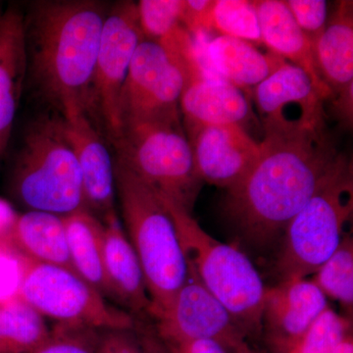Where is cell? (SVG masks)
Here are the masks:
<instances>
[{
    "label": "cell",
    "mask_w": 353,
    "mask_h": 353,
    "mask_svg": "<svg viewBox=\"0 0 353 353\" xmlns=\"http://www.w3.org/2000/svg\"><path fill=\"white\" fill-rule=\"evenodd\" d=\"M260 157L227 190L225 210L246 243L263 248L285 228L336 168L338 152L326 124H263Z\"/></svg>",
    "instance_id": "6da1fadb"
},
{
    "label": "cell",
    "mask_w": 353,
    "mask_h": 353,
    "mask_svg": "<svg viewBox=\"0 0 353 353\" xmlns=\"http://www.w3.org/2000/svg\"><path fill=\"white\" fill-rule=\"evenodd\" d=\"M108 13L105 4L92 0H41L25 14L27 80L62 115L90 111Z\"/></svg>",
    "instance_id": "7a4b0ae2"
},
{
    "label": "cell",
    "mask_w": 353,
    "mask_h": 353,
    "mask_svg": "<svg viewBox=\"0 0 353 353\" xmlns=\"http://www.w3.org/2000/svg\"><path fill=\"white\" fill-rule=\"evenodd\" d=\"M116 197L123 227L138 256L155 320L171 307L188 277V264L174 221L159 194L114 159Z\"/></svg>",
    "instance_id": "3957f363"
},
{
    "label": "cell",
    "mask_w": 353,
    "mask_h": 353,
    "mask_svg": "<svg viewBox=\"0 0 353 353\" xmlns=\"http://www.w3.org/2000/svg\"><path fill=\"white\" fill-rule=\"evenodd\" d=\"M161 199L175 224L188 269L246 334L261 333L266 288L254 265L238 248L206 233L185 209Z\"/></svg>",
    "instance_id": "277c9868"
},
{
    "label": "cell",
    "mask_w": 353,
    "mask_h": 353,
    "mask_svg": "<svg viewBox=\"0 0 353 353\" xmlns=\"http://www.w3.org/2000/svg\"><path fill=\"white\" fill-rule=\"evenodd\" d=\"M11 189L27 211L65 217L85 208L78 160L61 116L39 118L27 130Z\"/></svg>",
    "instance_id": "5b68a950"
},
{
    "label": "cell",
    "mask_w": 353,
    "mask_h": 353,
    "mask_svg": "<svg viewBox=\"0 0 353 353\" xmlns=\"http://www.w3.org/2000/svg\"><path fill=\"white\" fill-rule=\"evenodd\" d=\"M112 143L116 159L162 199L192 214L203 182L181 115L124 125Z\"/></svg>",
    "instance_id": "8992f818"
},
{
    "label": "cell",
    "mask_w": 353,
    "mask_h": 353,
    "mask_svg": "<svg viewBox=\"0 0 353 353\" xmlns=\"http://www.w3.org/2000/svg\"><path fill=\"white\" fill-rule=\"evenodd\" d=\"M352 211V163L343 157L321 189L285 228L276 261L281 282L314 275L347 234Z\"/></svg>",
    "instance_id": "52a82bcc"
},
{
    "label": "cell",
    "mask_w": 353,
    "mask_h": 353,
    "mask_svg": "<svg viewBox=\"0 0 353 353\" xmlns=\"http://www.w3.org/2000/svg\"><path fill=\"white\" fill-rule=\"evenodd\" d=\"M16 296L43 317L58 325L90 330H129L137 326L131 313L108 303L78 274L62 267L23 259Z\"/></svg>",
    "instance_id": "ba28073f"
},
{
    "label": "cell",
    "mask_w": 353,
    "mask_h": 353,
    "mask_svg": "<svg viewBox=\"0 0 353 353\" xmlns=\"http://www.w3.org/2000/svg\"><path fill=\"white\" fill-rule=\"evenodd\" d=\"M192 65L159 41L137 48L120 99L122 128L130 123L181 115V95Z\"/></svg>",
    "instance_id": "9c48e42d"
},
{
    "label": "cell",
    "mask_w": 353,
    "mask_h": 353,
    "mask_svg": "<svg viewBox=\"0 0 353 353\" xmlns=\"http://www.w3.org/2000/svg\"><path fill=\"white\" fill-rule=\"evenodd\" d=\"M143 39L137 3L114 4L102 29L90 97V110L99 113L111 141L122 131L121 94L132 57Z\"/></svg>",
    "instance_id": "30bf717a"
},
{
    "label": "cell",
    "mask_w": 353,
    "mask_h": 353,
    "mask_svg": "<svg viewBox=\"0 0 353 353\" xmlns=\"http://www.w3.org/2000/svg\"><path fill=\"white\" fill-rule=\"evenodd\" d=\"M157 330L165 343L211 340L229 353H243L250 347L243 329L189 269L171 307L157 320Z\"/></svg>",
    "instance_id": "8fae6325"
},
{
    "label": "cell",
    "mask_w": 353,
    "mask_h": 353,
    "mask_svg": "<svg viewBox=\"0 0 353 353\" xmlns=\"http://www.w3.org/2000/svg\"><path fill=\"white\" fill-rule=\"evenodd\" d=\"M187 131L194 166L202 182L229 190L252 171L260 143L239 125H205Z\"/></svg>",
    "instance_id": "7c38bea8"
},
{
    "label": "cell",
    "mask_w": 353,
    "mask_h": 353,
    "mask_svg": "<svg viewBox=\"0 0 353 353\" xmlns=\"http://www.w3.org/2000/svg\"><path fill=\"white\" fill-rule=\"evenodd\" d=\"M61 117L65 134L78 160L85 208L102 220L116 211L113 158L87 112L77 111Z\"/></svg>",
    "instance_id": "4fadbf2b"
},
{
    "label": "cell",
    "mask_w": 353,
    "mask_h": 353,
    "mask_svg": "<svg viewBox=\"0 0 353 353\" xmlns=\"http://www.w3.org/2000/svg\"><path fill=\"white\" fill-rule=\"evenodd\" d=\"M253 94L263 124H326L324 99L307 73L289 62L256 85Z\"/></svg>",
    "instance_id": "5bb4252c"
},
{
    "label": "cell",
    "mask_w": 353,
    "mask_h": 353,
    "mask_svg": "<svg viewBox=\"0 0 353 353\" xmlns=\"http://www.w3.org/2000/svg\"><path fill=\"white\" fill-rule=\"evenodd\" d=\"M328 307L327 297L306 279L266 288L262 321L271 347L278 353L284 352Z\"/></svg>",
    "instance_id": "9a60e30c"
},
{
    "label": "cell",
    "mask_w": 353,
    "mask_h": 353,
    "mask_svg": "<svg viewBox=\"0 0 353 353\" xmlns=\"http://www.w3.org/2000/svg\"><path fill=\"white\" fill-rule=\"evenodd\" d=\"M183 128L205 125H239L252 117L248 97L241 88L208 70L189 77L181 95Z\"/></svg>",
    "instance_id": "2e32d148"
},
{
    "label": "cell",
    "mask_w": 353,
    "mask_h": 353,
    "mask_svg": "<svg viewBox=\"0 0 353 353\" xmlns=\"http://www.w3.org/2000/svg\"><path fill=\"white\" fill-rule=\"evenodd\" d=\"M26 81L25 14L10 6L0 12V154L8 145Z\"/></svg>",
    "instance_id": "e0dca14e"
},
{
    "label": "cell",
    "mask_w": 353,
    "mask_h": 353,
    "mask_svg": "<svg viewBox=\"0 0 353 353\" xmlns=\"http://www.w3.org/2000/svg\"><path fill=\"white\" fill-rule=\"evenodd\" d=\"M104 266L116 303L139 315H150L152 301L138 256L117 211L101 220Z\"/></svg>",
    "instance_id": "ac0fdd59"
},
{
    "label": "cell",
    "mask_w": 353,
    "mask_h": 353,
    "mask_svg": "<svg viewBox=\"0 0 353 353\" xmlns=\"http://www.w3.org/2000/svg\"><path fill=\"white\" fill-rule=\"evenodd\" d=\"M253 2L259 15L262 43L271 52L305 71L324 101L332 97L318 70L315 46L296 24L285 1Z\"/></svg>",
    "instance_id": "d6986e66"
},
{
    "label": "cell",
    "mask_w": 353,
    "mask_h": 353,
    "mask_svg": "<svg viewBox=\"0 0 353 353\" xmlns=\"http://www.w3.org/2000/svg\"><path fill=\"white\" fill-rule=\"evenodd\" d=\"M211 73L240 88H255L285 63L275 53H263L252 43L219 36L204 48Z\"/></svg>",
    "instance_id": "ffe728a7"
},
{
    "label": "cell",
    "mask_w": 353,
    "mask_h": 353,
    "mask_svg": "<svg viewBox=\"0 0 353 353\" xmlns=\"http://www.w3.org/2000/svg\"><path fill=\"white\" fill-rule=\"evenodd\" d=\"M318 70L332 97L353 90V2L340 1L315 43Z\"/></svg>",
    "instance_id": "44dd1931"
},
{
    "label": "cell",
    "mask_w": 353,
    "mask_h": 353,
    "mask_svg": "<svg viewBox=\"0 0 353 353\" xmlns=\"http://www.w3.org/2000/svg\"><path fill=\"white\" fill-rule=\"evenodd\" d=\"M10 241L23 259L62 267L76 273L70 257L63 217L26 211L18 215Z\"/></svg>",
    "instance_id": "7402d4cb"
},
{
    "label": "cell",
    "mask_w": 353,
    "mask_h": 353,
    "mask_svg": "<svg viewBox=\"0 0 353 353\" xmlns=\"http://www.w3.org/2000/svg\"><path fill=\"white\" fill-rule=\"evenodd\" d=\"M70 257L76 273L105 299H114L104 266L101 221L87 208L63 217Z\"/></svg>",
    "instance_id": "603a6c76"
},
{
    "label": "cell",
    "mask_w": 353,
    "mask_h": 353,
    "mask_svg": "<svg viewBox=\"0 0 353 353\" xmlns=\"http://www.w3.org/2000/svg\"><path fill=\"white\" fill-rule=\"evenodd\" d=\"M50 334L43 316L20 297L0 301V353H31Z\"/></svg>",
    "instance_id": "cb8c5ba5"
},
{
    "label": "cell",
    "mask_w": 353,
    "mask_h": 353,
    "mask_svg": "<svg viewBox=\"0 0 353 353\" xmlns=\"http://www.w3.org/2000/svg\"><path fill=\"white\" fill-rule=\"evenodd\" d=\"M313 283L326 297L334 299L352 314L353 306V241L347 234L336 252L319 267Z\"/></svg>",
    "instance_id": "d4e9b609"
},
{
    "label": "cell",
    "mask_w": 353,
    "mask_h": 353,
    "mask_svg": "<svg viewBox=\"0 0 353 353\" xmlns=\"http://www.w3.org/2000/svg\"><path fill=\"white\" fill-rule=\"evenodd\" d=\"M352 322L330 307L282 353H334L352 334Z\"/></svg>",
    "instance_id": "484cf974"
},
{
    "label": "cell",
    "mask_w": 353,
    "mask_h": 353,
    "mask_svg": "<svg viewBox=\"0 0 353 353\" xmlns=\"http://www.w3.org/2000/svg\"><path fill=\"white\" fill-rule=\"evenodd\" d=\"M211 28L221 36L248 43H262L259 15L254 2L246 0H215Z\"/></svg>",
    "instance_id": "4316f807"
},
{
    "label": "cell",
    "mask_w": 353,
    "mask_h": 353,
    "mask_svg": "<svg viewBox=\"0 0 353 353\" xmlns=\"http://www.w3.org/2000/svg\"><path fill=\"white\" fill-rule=\"evenodd\" d=\"M137 7L145 39L160 41L183 27L182 0H141Z\"/></svg>",
    "instance_id": "83f0119b"
},
{
    "label": "cell",
    "mask_w": 353,
    "mask_h": 353,
    "mask_svg": "<svg viewBox=\"0 0 353 353\" xmlns=\"http://www.w3.org/2000/svg\"><path fill=\"white\" fill-rule=\"evenodd\" d=\"M97 332L57 325L50 339L31 353H95Z\"/></svg>",
    "instance_id": "f1b7e54d"
},
{
    "label": "cell",
    "mask_w": 353,
    "mask_h": 353,
    "mask_svg": "<svg viewBox=\"0 0 353 353\" xmlns=\"http://www.w3.org/2000/svg\"><path fill=\"white\" fill-rule=\"evenodd\" d=\"M285 3L296 24L315 46L326 28L327 2L324 0H288Z\"/></svg>",
    "instance_id": "f546056e"
},
{
    "label": "cell",
    "mask_w": 353,
    "mask_h": 353,
    "mask_svg": "<svg viewBox=\"0 0 353 353\" xmlns=\"http://www.w3.org/2000/svg\"><path fill=\"white\" fill-rule=\"evenodd\" d=\"M134 329L101 330L95 353H150L134 334Z\"/></svg>",
    "instance_id": "4dcf8cb0"
},
{
    "label": "cell",
    "mask_w": 353,
    "mask_h": 353,
    "mask_svg": "<svg viewBox=\"0 0 353 353\" xmlns=\"http://www.w3.org/2000/svg\"><path fill=\"white\" fill-rule=\"evenodd\" d=\"M215 0H182L181 22L192 36L212 31L211 13Z\"/></svg>",
    "instance_id": "1f68e13d"
},
{
    "label": "cell",
    "mask_w": 353,
    "mask_h": 353,
    "mask_svg": "<svg viewBox=\"0 0 353 353\" xmlns=\"http://www.w3.org/2000/svg\"><path fill=\"white\" fill-rule=\"evenodd\" d=\"M12 256L0 252V301L15 296L19 288L21 266Z\"/></svg>",
    "instance_id": "d6a6232c"
},
{
    "label": "cell",
    "mask_w": 353,
    "mask_h": 353,
    "mask_svg": "<svg viewBox=\"0 0 353 353\" xmlns=\"http://www.w3.org/2000/svg\"><path fill=\"white\" fill-rule=\"evenodd\" d=\"M165 345L168 353H229L219 343L211 340L185 341Z\"/></svg>",
    "instance_id": "836d02e7"
},
{
    "label": "cell",
    "mask_w": 353,
    "mask_h": 353,
    "mask_svg": "<svg viewBox=\"0 0 353 353\" xmlns=\"http://www.w3.org/2000/svg\"><path fill=\"white\" fill-rule=\"evenodd\" d=\"M18 215L8 201L0 199V243L10 240Z\"/></svg>",
    "instance_id": "e575fe53"
},
{
    "label": "cell",
    "mask_w": 353,
    "mask_h": 353,
    "mask_svg": "<svg viewBox=\"0 0 353 353\" xmlns=\"http://www.w3.org/2000/svg\"><path fill=\"white\" fill-rule=\"evenodd\" d=\"M334 353H353V339L352 334L348 336L343 343H341L338 350Z\"/></svg>",
    "instance_id": "d590c367"
},
{
    "label": "cell",
    "mask_w": 353,
    "mask_h": 353,
    "mask_svg": "<svg viewBox=\"0 0 353 353\" xmlns=\"http://www.w3.org/2000/svg\"><path fill=\"white\" fill-rule=\"evenodd\" d=\"M248 353H257L256 352H254V350H250V352H248Z\"/></svg>",
    "instance_id": "8d00e7d4"
}]
</instances>
